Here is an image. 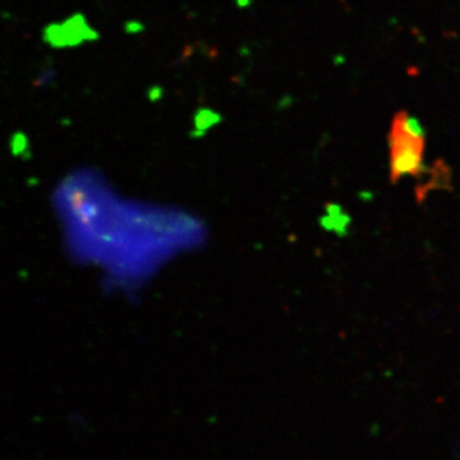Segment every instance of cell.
<instances>
[{"label": "cell", "instance_id": "1", "mask_svg": "<svg viewBox=\"0 0 460 460\" xmlns=\"http://www.w3.org/2000/svg\"><path fill=\"white\" fill-rule=\"evenodd\" d=\"M392 182L420 174L425 155V129L406 111L395 115L389 133Z\"/></svg>", "mask_w": 460, "mask_h": 460}, {"label": "cell", "instance_id": "10", "mask_svg": "<svg viewBox=\"0 0 460 460\" xmlns=\"http://www.w3.org/2000/svg\"><path fill=\"white\" fill-rule=\"evenodd\" d=\"M239 8H247L250 4V0H236Z\"/></svg>", "mask_w": 460, "mask_h": 460}, {"label": "cell", "instance_id": "9", "mask_svg": "<svg viewBox=\"0 0 460 460\" xmlns=\"http://www.w3.org/2000/svg\"><path fill=\"white\" fill-rule=\"evenodd\" d=\"M54 71H45V72L41 73L40 78L35 81V85H37V86H44L47 82L52 81V80L54 78Z\"/></svg>", "mask_w": 460, "mask_h": 460}, {"label": "cell", "instance_id": "6", "mask_svg": "<svg viewBox=\"0 0 460 460\" xmlns=\"http://www.w3.org/2000/svg\"><path fill=\"white\" fill-rule=\"evenodd\" d=\"M26 146H28L26 135H23L22 132H17L16 135H13V137H12V150H13L14 154H20Z\"/></svg>", "mask_w": 460, "mask_h": 460}, {"label": "cell", "instance_id": "5", "mask_svg": "<svg viewBox=\"0 0 460 460\" xmlns=\"http://www.w3.org/2000/svg\"><path fill=\"white\" fill-rule=\"evenodd\" d=\"M222 121V115L211 110V109L201 108L198 109L195 114V132L193 135L198 137V135H205V132L207 129L215 126L217 123Z\"/></svg>", "mask_w": 460, "mask_h": 460}, {"label": "cell", "instance_id": "2", "mask_svg": "<svg viewBox=\"0 0 460 460\" xmlns=\"http://www.w3.org/2000/svg\"><path fill=\"white\" fill-rule=\"evenodd\" d=\"M63 26L66 28L69 48H75L86 41H96L100 39V34L88 26L86 17L80 12L68 17L67 20L63 22Z\"/></svg>", "mask_w": 460, "mask_h": 460}, {"label": "cell", "instance_id": "8", "mask_svg": "<svg viewBox=\"0 0 460 460\" xmlns=\"http://www.w3.org/2000/svg\"><path fill=\"white\" fill-rule=\"evenodd\" d=\"M147 95H149V99L151 102H159L163 97L164 90L160 86H152V87H150Z\"/></svg>", "mask_w": 460, "mask_h": 460}, {"label": "cell", "instance_id": "3", "mask_svg": "<svg viewBox=\"0 0 460 460\" xmlns=\"http://www.w3.org/2000/svg\"><path fill=\"white\" fill-rule=\"evenodd\" d=\"M321 225L329 231H334L339 236H343L349 226V217L341 210L340 205L329 203L326 206L325 217L321 219Z\"/></svg>", "mask_w": 460, "mask_h": 460}, {"label": "cell", "instance_id": "7", "mask_svg": "<svg viewBox=\"0 0 460 460\" xmlns=\"http://www.w3.org/2000/svg\"><path fill=\"white\" fill-rule=\"evenodd\" d=\"M143 30H145V26L140 20H127L124 23V31L127 34H140V32H143Z\"/></svg>", "mask_w": 460, "mask_h": 460}, {"label": "cell", "instance_id": "4", "mask_svg": "<svg viewBox=\"0 0 460 460\" xmlns=\"http://www.w3.org/2000/svg\"><path fill=\"white\" fill-rule=\"evenodd\" d=\"M42 40L45 41L52 48H69L67 34H66V28L63 26V22L61 23V22L49 23L48 26L42 30Z\"/></svg>", "mask_w": 460, "mask_h": 460}]
</instances>
